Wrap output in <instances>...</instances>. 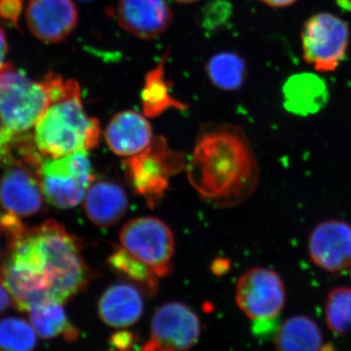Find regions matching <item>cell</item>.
<instances>
[{
  "label": "cell",
  "mask_w": 351,
  "mask_h": 351,
  "mask_svg": "<svg viewBox=\"0 0 351 351\" xmlns=\"http://www.w3.org/2000/svg\"><path fill=\"white\" fill-rule=\"evenodd\" d=\"M29 32L45 43H59L71 36L78 23L73 0H29L25 10Z\"/></svg>",
  "instance_id": "cell-13"
},
{
  "label": "cell",
  "mask_w": 351,
  "mask_h": 351,
  "mask_svg": "<svg viewBox=\"0 0 351 351\" xmlns=\"http://www.w3.org/2000/svg\"><path fill=\"white\" fill-rule=\"evenodd\" d=\"M11 304H12V300H11L8 291L0 282V314L3 313Z\"/></svg>",
  "instance_id": "cell-30"
},
{
  "label": "cell",
  "mask_w": 351,
  "mask_h": 351,
  "mask_svg": "<svg viewBox=\"0 0 351 351\" xmlns=\"http://www.w3.org/2000/svg\"><path fill=\"white\" fill-rule=\"evenodd\" d=\"M32 137L41 156L60 158L98 147L100 122L85 112L80 88L50 104L34 126Z\"/></svg>",
  "instance_id": "cell-3"
},
{
  "label": "cell",
  "mask_w": 351,
  "mask_h": 351,
  "mask_svg": "<svg viewBox=\"0 0 351 351\" xmlns=\"http://www.w3.org/2000/svg\"><path fill=\"white\" fill-rule=\"evenodd\" d=\"M5 170L0 178V203L7 213L31 217L44 210V195L39 182L40 163L23 156L16 147L4 162Z\"/></svg>",
  "instance_id": "cell-9"
},
{
  "label": "cell",
  "mask_w": 351,
  "mask_h": 351,
  "mask_svg": "<svg viewBox=\"0 0 351 351\" xmlns=\"http://www.w3.org/2000/svg\"><path fill=\"white\" fill-rule=\"evenodd\" d=\"M2 124H3V123H2L1 117H0V129L2 128Z\"/></svg>",
  "instance_id": "cell-35"
},
{
  "label": "cell",
  "mask_w": 351,
  "mask_h": 351,
  "mask_svg": "<svg viewBox=\"0 0 351 351\" xmlns=\"http://www.w3.org/2000/svg\"><path fill=\"white\" fill-rule=\"evenodd\" d=\"M322 343L319 327L306 315H295L284 321L274 339L277 351H320Z\"/></svg>",
  "instance_id": "cell-20"
},
{
  "label": "cell",
  "mask_w": 351,
  "mask_h": 351,
  "mask_svg": "<svg viewBox=\"0 0 351 351\" xmlns=\"http://www.w3.org/2000/svg\"><path fill=\"white\" fill-rule=\"evenodd\" d=\"M108 351H133L129 350V348H115L114 350H108Z\"/></svg>",
  "instance_id": "cell-34"
},
{
  "label": "cell",
  "mask_w": 351,
  "mask_h": 351,
  "mask_svg": "<svg viewBox=\"0 0 351 351\" xmlns=\"http://www.w3.org/2000/svg\"><path fill=\"white\" fill-rule=\"evenodd\" d=\"M154 132L147 117L134 110L117 112L108 122L105 140L110 151L117 156H137L149 147Z\"/></svg>",
  "instance_id": "cell-15"
},
{
  "label": "cell",
  "mask_w": 351,
  "mask_h": 351,
  "mask_svg": "<svg viewBox=\"0 0 351 351\" xmlns=\"http://www.w3.org/2000/svg\"><path fill=\"white\" fill-rule=\"evenodd\" d=\"M282 92L284 108L300 117L319 112L329 99L326 82L313 73L291 76L284 84Z\"/></svg>",
  "instance_id": "cell-18"
},
{
  "label": "cell",
  "mask_w": 351,
  "mask_h": 351,
  "mask_svg": "<svg viewBox=\"0 0 351 351\" xmlns=\"http://www.w3.org/2000/svg\"><path fill=\"white\" fill-rule=\"evenodd\" d=\"M142 293L129 283H117L108 287L101 295L98 313L101 321L112 328L130 327L144 313Z\"/></svg>",
  "instance_id": "cell-17"
},
{
  "label": "cell",
  "mask_w": 351,
  "mask_h": 351,
  "mask_svg": "<svg viewBox=\"0 0 351 351\" xmlns=\"http://www.w3.org/2000/svg\"><path fill=\"white\" fill-rule=\"evenodd\" d=\"M350 278H351V265H350Z\"/></svg>",
  "instance_id": "cell-37"
},
{
  "label": "cell",
  "mask_w": 351,
  "mask_h": 351,
  "mask_svg": "<svg viewBox=\"0 0 351 351\" xmlns=\"http://www.w3.org/2000/svg\"><path fill=\"white\" fill-rule=\"evenodd\" d=\"M311 262L329 274H339L351 265V225L341 219L320 221L307 240Z\"/></svg>",
  "instance_id": "cell-12"
},
{
  "label": "cell",
  "mask_w": 351,
  "mask_h": 351,
  "mask_svg": "<svg viewBox=\"0 0 351 351\" xmlns=\"http://www.w3.org/2000/svg\"><path fill=\"white\" fill-rule=\"evenodd\" d=\"M200 335L197 314L182 302H168L152 316L149 339L143 351H189Z\"/></svg>",
  "instance_id": "cell-11"
},
{
  "label": "cell",
  "mask_w": 351,
  "mask_h": 351,
  "mask_svg": "<svg viewBox=\"0 0 351 351\" xmlns=\"http://www.w3.org/2000/svg\"><path fill=\"white\" fill-rule=\"evenodd\" d=\"M80 1H82V2H90V1H93V0H80Z\"/></svg>",
  "instance_id": "cell-36"
},
{
  "label": "cell",
  "mask_w": 351,
  "mask_h": 351,
  "mask_svg": "<svg viewBox=\"0 0 351 351\" xmlns=\"http://www.w3.org/2000/svg\"><path fill=\"white\" fill-rule=\"evenodd\" d=\"M114 15L124 31L145 40L161 36L173 19L166 0H117Z\"/></svg>",
  "instance_id": "cell-14"
},
{
  "label": "cell",
  "mask_w": 351,
  "mask_h": 351,
  "mask_svg": "<svg viewBox=\"0 0 351 351\" xmlns=\"http://www.w3.org/2000/svg\"><path fill=\"white\" fill-rule=\"evenodd\" d=\"M189 181L203 200L234 207L258 188L260 166L246 134L239 126H202L186 163Z\"/></svg>",
  "instance_id": "cell-2"
},
{
  "label": "cell",
  "mask_w": 351,
  "mask_h": 351,
  "mask_svg": "<svg viewBox=\"0 0 351 351\" xmlns=\"http://www.w3.org/2000/svg\"><path fill=\"white\" fill-rule=\"evenodd\" d=\"M25 133H15L9 129H0V163L5 162L12 156L18 143Z\"/></svg>",
  "instance_id": "cell-28"
},
{
  "label": "cell",
  "mask_w": 351,
  "mask_h": 351,
  "mask_svg": "<svg viewBox=\"0 0 351 351\" xmlns=\"http://www.w3.org/2000/svg\"><path fill=\"white\" fill-rule=\"evenodd\" d=\"M24 2L25 0H0V19L13 27H18Z\"/></svg>",
  "instance_id": "cell-27"
},
{
  "label": "cell",
  "mask_w": 351,
  "mask_h": 351,
  "mask_svg": "<svg viewBox=\"0 0 351 351\" xmlns=\"http://www.w3.org/2000/svg\"><path fill=\"white\" fill-rule=\"evenodd\" d=\"M212 84L223 91H237L246 80L247 68L243 58L234 52L217 53L205 66Z\"/></svg>",
  "instance_id": "cell-22"
},
{
  "label": "cell",
  "mask_w": 351,
  "mask_h": 351,
  "mask_svg": "<svg viewBox=\"0 0 351 351\" xmlns=\"http://www.w3.org/2000/svg\"><path fill=\"white\" fill-rule=\"evenodd\" d=\"M120 246L137 258L158 278L169 274L175 251L169 226L154 217H138L127 221L119 233Z\"/></svg>",
  "instance_id": "cell-7"
},
{
  "label": "cell",
  "mask_w": 351,
  "mask_h": 351,
  "mask_svg": "<svg viewBox=\"0 0 351 351\" xmlns=\"http://www.w3.org/2000/svg\"><path fill=\"white\" fill-rule=\"evenodd\" d=\"M36 332L25 319L7 317L0 320V351H34Z\"/></svg>",
  "instance_id": "cell-24"
},
{
  "label": "cell",
  "mask_w": 351,
  "mask_h": 351,
  "mask_svg": "<svg viewBox=\"0 0 351 351\" xmlns=\"http://www.w3.org/2000/svg\"><path fill=\"white\" fill-rule=\"evenodd\" d=\"M51 104L45 80H32L13 64L0 66V117L4 128L27 133Z\"/></svg>",
  "instance_id": "cell-4"
},
{
  "label": "cell",
  "mask_w": 351,
  "mask_h": 351,
  "mask_svg": "<svg viewBox=\"0 0 351 351\" xmlns=\"http://www.w3.org/2000/svg\"><path fill=\"white\" fill-rule=\"evenodd\" d=\"M129 201L125 191L112 181L92 182L83 199L87 218L99 228H112L123 218Z\"/></svg>",
  "instance_id": "cell-16"
},
{
  "label": "cell",
  "mask_w": 351,
  "mask_h": 351,
  "mask_svg": "<svg viewBox=\"0 0 351 351\" xmlns=\"http://www.w3.org/2000/svg\"><path fill=\"white\" fill-rule=\"evenodd\" d=\"M108 262L113 269L133 281L145 294H156L158 288V277L149 267H145L144 263L132 257L121 247L110 256Z\"/></svg>",
  "instance_id": "cell-23"
},
{
  "label": "cell",
  "mask_w": 351,
  "mask_h": 351,
  "mask_svg": "<svg viewBox=\"0 0 351 351\" xmlns=\"http://www.w3.org/2000/svg\"><path fill=\"white\" fill-rule=\"evenodd\" d=\"M174 1L181 4H191L197 2L198 0H174Z\"/></svg>",
  "instance_id": "cell-33"
},
{
  "label": "cell",
  "mask_w": 351,
  "mask_h": 351,
  "mask_svg": "<svg viewBox=\"0 0 351 351\" xmlns=\"http://www.w3.org/2000/svg\"><path fill=\"white\" fill-rule=\"evenodd\" d=\"M184 156L173 151L163 137L154 138L147 149L124 161L129 186L154 207L169 188V180L184 167Z\"/></svg>",
  "instance_id": "cell-5"
},
{
  "label": "cell",
  "mask_w": 351,
  "mask_h": 351,
  "mask_svg": "<svg viewBox=\"0 0 351 351\" xmlns=\"http://www.w3.org/2000/svg\"><path fill=\"white\" fill-rule=\"evenodd\" d=\"M64 304L54 301L36 302L29 307V320L40 338L49 339L63 336L68 341H75L80 336L66 316Z\"/></svg>",
  "instance_id": "cell-21"
},
{
  "label": "cell",
  "mask_w": 351,
  "mask_h": 351,
  "mask_svg": "<svg viewBox=\"0 0 351 351\" xmlns=\"http://www.w3.org/2000/svg\"><path fill=\"white\" fill-rule=\"evenodd\" d=\"M232 13V6L228 0H209L203 7L201 24L208 31H215L225 25Z\"/></svg>",
  "instance_id": "cell-26"
},
{
  "label": "cell",
  "mask_w": 351,
  "mask_h": 351,
  "mask_svg": "<svg viewBox=\"0 0 351 351\" xmlns=\"http://www.w3.org/2000/svg\"><path fill=\"white\" fill-rule=\"evenodd\" d=\"M301 41L304 61L320 73H331L346 58L350 29L338 16L315 14L304 23Z\"/></svg>",
  "instance_id": "cell-8"
},
{
  "label": "cell",
  "mask_w": 351,
  "mask_h": 351,
  "mask_svg": "<svg viewBox=\"0 0 351 351\" xmlns=\"http://www.w3.org/2000/svg\"><path fill=\"white\" fill-rule=\"evenodd\" d=\"M8 52V43L5 32L0 27V66L5 64V58Z\"/></svg>",
  "instance_id": "cell-31"
},
{
  "label": "cell",
  "mask_w": 351,
  "mask_h": 351,
  "mask_svg": "<svg viewBox=\"0 0 351 351\" xmlns=\"http://www.w3.org/2000/svg\"><path fill=\"white\" fill-rule=\"evenodd\" d=\"M7 237L4 261L48 301L64 304L84 290L92 272L82 256V242L61 223L48 219L27 228L19 217H0Z\"/></svg>",
  "instance_id": "cell-1"
},
{
  "label": "cell",
  "mask_w": 351,
  "mask_h": 351,
  "mask_svg": "<svg viewBox=\"0 0 351 351\" xmlns=\"http://www.w3.org/2000/svg\"><path fill=\"white\" fill-rule=\"evenodd\" d=\"M325 318L334 334H351V288H335L328 294Z\"/></svg>",
  "instance_id": "cell-25"
},
{
  "label": "cell",
  "mask_w": 351,
  "mask_h": 351,
  "mask_svg": "<svg viewBox=\"0 0 351 351\" xmlns=\"http://www.w3.org/2000/svg\"><path fill=\"white\" fill-rule=\"evenodd\" d=\"M133 341V336L130 332H120L114 335L112 338L113 346L117 348H129Z\"/></svg>",
  "instance_id": "cell-29"
},
{
  "label": "cell",
  "mask_w": 351,
  "mask_h": 351,
  "mask_svg": "<svg viewBox=\"0 0 351 351\" xmlns=\"http://www.w3.org/2000/svg\"><path fill=\"white\" fill-rule=\"evenodd\" d=\"M267 6L274 7V8H284L294 4L298 0H261Z\"/></svg>",
  "instance_id": "cell-32"
},
{
  "label": "cell",
  "mask_w": 351,
  "mask_h": 351,
  "mask_svg": "<svg viewBox=\"0 0 351 351\" xmlns=\"http://www.w3.org/2000/svg\"><path fill=\"white\" fill-rule=\"evenodd\" d=\"M283 279L274 270L253 267L239 277L235 291L237 306L256 322L276 319L286 304Z\"/></svg>",
  "instance_id": "cell-10"
},
{
  "label": "cell",
  "mask_w": 351,
  "mask_h": 351,
  "mask_svg": "<svg viewBox=\"0 0 351 351\" xmlns=\"http://www.w3.org/2000/svg\"><path fill=\"white\" fill-rule=\"evenodd\" d=\"M167 59L168 52H166L157 66L145 75L144 87L141 91V101L143 113L149 119L160 117L170 108L184 110L188 108L186 104L173 96L172 82L166 77Z\"/></svg>",
  "instance_id": "cell-19"
},
{
  "label": "cell",
  "mask_w": 351,
  "mask_h": 351,
  "mask_svg": "<svg viewBox=\"0 0 351 351\" xmlns=\"http://www.w3.org/2000/svg\"><path fill=\"white\" fill-rule=\"evenodd\" d=\"M38 175L46 201L60 209L82 203L94 180L87 151L60 158H43Z\"/></svg>",
  "instance_id": "cell-6"
}]
</instances>
